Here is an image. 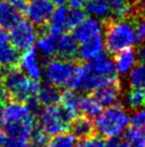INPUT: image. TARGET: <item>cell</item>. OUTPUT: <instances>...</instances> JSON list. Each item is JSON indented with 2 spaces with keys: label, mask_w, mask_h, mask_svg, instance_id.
Segmentation results:
<instances>
[{
  "label": "cell",
  "mask_w": 145,
  "mask_h": 147,
  "mask_svg": "<svg viewBox=\"0 0 145 147\" xmlns=\"http://www.w3.org/2000/svg\"><path fill=\"white\" fill-rule=\"evenodd\" d=\"M35 125V116H31V117L25 119V120H21V121L4 123L3 131L5 132L7 136L26 139L30 141V136H31V133H32Z\"/></svg>",
  "instance_id": "4fadbf2b"
},
{
  "label": "cell",
  "mask_w": 145,
  "mask_h": 147,
  "mask_svg": "<svg viewBox=\"0 0 145 147\" xmlns=\"http://www.w3.org/2000/svg\"><path fill=\"white\" fill-rule=\"evenodd\" d=\"M130 123L132 127L145 132V111H137L130 118Z\"/></svg>",
  "instance_id": "d6a6232c"
},
{
  "label": "cell",
  "mask_w": 145,
  "mask_h": 147,
  "mask_svg": "<svg viewBox=\"0 0 145 147\" xmlns=\"http://www.w3.org/2000/svg\"><path fill=\"white\" fill-rule=\"evenodd\" d=\"M20 20V13L10 2L0 1V27L10 29Z\"/></svg>",
  "instance_id": "7402d4cb"
},
{
  "label": "cell",
  "mask_w": 145,
  "mask_h": 147,
  "mask_svg": "<svg viewBox=\"0 0 145 147\" xmlns=\"http://www.w3.org/2000/svg\"><path fill=\"white\" fill-rule=\"evenodd\" d=\"M86 1L88 0H67V2L72 8H82L84 7Z\"/></svg>",
  "instance_id": "74e56055"
},
{
  "label": "cell",
  "mask_w": 145,
  "mask_h": 147,
  "mask_svg": "<svg viewBox=\"0 0 145 147\" xmlns=\"http://www.w3.org/2000/svg\"><path fill=\"white\" fill-rule=\"evenodd\" d=\"M104 51H105L104 38L102 36H98L81 43L80 46H78L77 56L81 60L88 62L100 56L101 54H104Z\"/></svg>",
  "instance_id": "7c38bea8"
},
{
  "label": "cell",
  "mask_w": 145,
  "mask_h": 147,
  "mask_svg": "<svg viewBox=\"0 0 145 147\" xmlns=\"http://www.w3.org/2000/svg\"><path fill=\"white\" fill-rule=\"evenodd\" d=\"M67 12L69 9L64 5H60L55 9L53 15L47 23V33L53 37H58L67 29Z\"/></svg>",
  "instance_id": "2e32d148"
},
{
  "label": "cell",
  "mask_w": 145,
  "mask_h": 147,
  "mask_svg": "<svg viewBox=\"0 0 145 147\" xmlns=\"http://www.w3.org/2000/svg\"><path fill=\"white\" fill-rule=\"evenodd\" d=\"M5 42H9V33L7 32L5 29L0 27V44Z\"/></svg>",
  "instance_id": "f35d334b"
},
{
  "label": "cell",
  "mask_w": 145,
  "mask_h": 147,
  "mask_svg": "<svg viewBox=\"0 0 145 147\" xmlns=\"http://www.w3.org/2000/svg\"><path fill=\"white\" fill-rule=\"evenodd\" d=\"M102 31H104V25L101 21L94 17H86L79 26L72 29V36L78 44H81L93 38L101 36Z\"/></svg>",
  "instance_id": "30bf717a"
},
{
  "label": "cell",
  "mask_w": 145,
  "mask_h": 147,
  "mask_svg": "<svg viewBox=\"0 0 145 147\" xmlns=\"http://www.w3.org/2000/svg\"><path fill=\"white\" fill-rule=\"evenodd\" d=\"M140 8L143 12H145V0H140Z\"/></svg>",
  "instance_id": "f6af8a7d"
},
{
  "label": "cell",
  "mask_w": 145,
  "mask_h": 147,
  "mask_svg": "<svg viewBox=\"0 0 145 147\" xmlns=\"http://www.w3.org/2000/svg\"><path fill=\"white\" fill-rule=\"evenodd\" d=\"M113 61H114L116 72L121 74H127L137 65V52L132 47L122 49L115 54V58Z\"/></svg>",
  "instance_id": "9a60e30c"
},
{
  "label": "cell",
  "mask_w": 145,
  "mask_h": 147,
  "mask_svg": "<svg viewBox=\"0 0 145 147\" xmlns=\"http://www.w3.org/2000/svg\"><path fill=\"white\" fill-rule=\"evenodd\" d=\"M105 49L110 54L132 47L137 43L134 24L128 18H116L109 22L105 30Z\"/></svg>",
  "instance_id": "7a4b0ae2"
},
{
  "label": "cell",
  "mask_w": 145,
  "mask_h": 147,
  "mask_svg": "<svg viewBox=\"0 0 145 147\" xmlns=\"http://www.w3.org/2000/svg\"><path fill=\"white\" fill-rule=\"evenodd\" d=\"M125 100L130 109L139 110L145 105V90L133 87L132 89L127 92Z\"/></svg>",
  "instance_id": "83f0119b"
},
{
  "label": "cell",
  "mask_w": 145,
  "mask_h": 147,
  "mask_svg": "<svg viewBox=\"0 0 145 147\" xmlns=\"http://www.w3.org/2000/svg\"><path fill=\"white\" fill-rule=\"evenodd\" d=\"M86 13L81 8L69 9L67 12V29H74L86 18Z\"/></svg>",
  "instance_id": "4dcf8cb0"
},
{
  "label": "cell",
  "mask_w": 145,
  "mask_h": 147,
  "mask_svg": "<svg viewBox=\"0 0 145 147\" xmlns=\"http://www.w3.org/2000/svg\"><path fill=\"white\" fill-rule=\"evenodd\" d=\"M76 147H108L107 144V140H105L104 138H101L99 135L92 134L81 139L79 143H77Z\"/></svg>",
  "instance_id": "1f68e13d"
},
{
  "label": "cell",
  "mask_w": 145,
  "mask_h": 147,
  "mask_svg": "<svg viewBox=\"0 0 145 147\" xmlns=\"http://www.w3.org/2000/svg\"><path fill=\"white\" fill-rule=\"evenodd\" d=\"M77 52L78 43L72 34L63 32L57 37V54L61 58L72 60L75 57H77Z\"/></svg>",
  "instance_id": "ac0fdd59"
},
{
  "label": "cell",
  "mask_w": 145,
  "mask_h": 147,
  "mask_svg": "<svg viewBox=\"0 0 145 147\" xmlns=\"http://www.w3.org/2000/svg\"><path fill=\"white\" fill-rule=\"evenodd\" d=\"M77 138L72 133L63 132L59 134L53 135L47 142V147H76L77 146Z\"/></svg>",
  "instance_id": "484cf974"
},
{
  "label": "cell",
  "mask_w": 145,
  "mask_h": 147,
  "mask_svg": "<svg viewBox=\"0 0 145 147\" xmlns=\"http://www.w3.org/2000/svg\"><path fill=\"white\" fill-rule=\"evenodd\" d=\"M134 30H136V39L139 43L145 42V16L139 18L137 23L134 24Z\"/></svg>",
  "instance_id": "836d02e7"
},
{
  "label": "cell",
  "mask_w": 145,
  "mask_h": 147,
  "mask_svg": "<svg viewBox=\"0 0 145 147\" xmlns=\"http://www.w3.org/2000/svg\"><path fill=\"white\" fill-rule=\"evenodd\" d=\"M115 147H131V146L129 145V143L127 141H121V140H118V142L115 145Z\"/></svg>",
  "instance_id": "60d3db41"
},
{
  "label": "cell",
  "mask_w": 145,
  "mask_h": 147,
  "mask_svg": "<svg viewBox=\"0 0 145 147\" xmlns=\"http://www.w3.org/2000/svg\"><path fill=\"white\" fill-rule=\"evenodd\" d=\"M76 68V63L71 59L65 58H50L46 63L43 74H44L46 82L60 87H67L72 80Z\"/></svg>",
  "instance_id": "5b68a950"
},
{
  "label": "cell",
  "mask_w": 145,
  "mask_h": 147,
  "mask_svg": "<svg viewBox=\"0 0 145 147\" xmlns=\"http://www.w3.org/2000/svg\"><path fill=\"white\" fill-rule=\"evenodd\" d=\"M120 94H121V84L120 82H116L93 90L92 97L100 107H108L117 102Z\"/></svg>",
  "instance_id": "8fae6325"
},
{
  "label": "cell",
  "mask_w": 145,
  "mask_h": 147,
  "mask_svg": "<svg viewBox=\"0 0 145 147\" xmlns=\"http://www.w3.org/2000/svg\"><path fill=\"white\" fill-rule=\"evenodd\" d=\"M20 70L24 72L28 78L34 81H39L43 76V65L41 62V57L37 54L35 49L25 51L23 55L19 57Z\"/></svg>",
  "instance_id": "9c48e42d"
},
{
  "label": "cell",
  "mask_w": 145,
  "mask_h": 147,
  "mask_svg": "<svg viewBox=\"0 0 145 147\" xmlns=\"http://www.w3.org/2000/svg\"><path fill=\"white\" fill-rule=\"evenodd\" d=\"M3 70L0 67V88L2 87V82H3Z\"/></svg>",
  "instance_id": "7bdbcfd3"
},
{
  "label": "cell",
  "mask_w": 145,
  "mask_h": 147,
  "mask_svg": "<svg viewBox=\"0 0 145 147\" xmlns=\"http://www.w3.org/2000/svg\"><path fill=\"white\" fill-rule=\"evenodd\" d=\"M5 142H7V134L3 130L0 129V147H4Z\"/></svg>",
  "instance_id": "ab89813d"
},
{
  "label": "cell",
  "mask_w": 145,
  "mask_h": 147,
  "mask_svg": "<svg viewBox=\"0 0 145 147\" xmlns=\"http://www.w3.org/2000/svg\"><path fill=\"white\" fill-rule=\"evenodd\" d=\"M35 49L41 58L50 59L57 54V37L45 33L37 38L35 42Z\"/></svg>",
  "instance_id": "ffe728a7"
},
{
  "label": "cell",
  "mask_w": 145,
  "mask_h": 147,
  "mask_svg": "<svg viewBox=\"0 0 145 147\" xmlns=\"http://www.w3.org/2000/svg\"><path fill=\"white\" fill-rule=\"evenodd\" d=\"M111 13L116 18H128L133 14L134 8L130 0H108Z\"/></svg>",
  "instance_id": "d4e9b609"
},
{
  "label": "cell",
  "mask_w": 145,
  "mask_h": 147,
  "mask_svg": "<svg viewBox=\"0 0 145 147\" xmlns=\"http://www.w3.org/2000/svg\"><path fill=\"white\" fill-rule=\"evenodd\" d=\"M31 116H35L33 114L29 106L24 102H18L14 100H9L2 105L1 110V123H9L21 121L29 118Z\"/></svg>",
  "instance_id": "ba28073f"
},
{
  "label": "cell",
  "mask_w": 145,
  "mask_h": 147,
  "mask_svg": "<svg viewBox=\"0 0 145 147\" xmlns=\"http://www.w3.org/2000/svg\"><path fill=\"white\" fill-rule=\"evenodd\" d=\"M55 11V4L50 0H31L26 10V16L36 27L46 26Z\"/></svg>",
  "instance_id": "52a82bcc"
},
{
  "label": "cell",
  "mask_w": 145,
  "mask_h": 147,
  "mask_svg": "<svg viewBox=\"0 0 145 147\" xmlns=\"http://www.w3.org/2000/svg\"><path fill=\"white\" fill-rule=\"evenodd\" d=\"M100 106L99 104L90 96H83L80 97L79 101V112L82 115H85L88 117H96L100 113Z\"/></svg>",
  "instance_id": "4316f807"
},
{
  "label": "cell",
  "mask_w": 145,
  "mask_h": 147,
  "mask_svg": "<svg viewBox=\"0 0 145 147\" xmlns=\"http://www.w3.org/2000/svg\"><path fill=\"white\" fill-rule=\"evenodd\" d=\"M61 91L58 87L51 85L49 83H45L40 85L39 90L36 92V100L40 105L50 106L60 103Z\"/></svg>",
  "instance_id": "d6986e66"
},
{
  "label": "cell",
  "mask_w": 145,
  "mask_h": 147,
  "mask_svg": "<svg viewBox=\"0 0 145 147\" xmlns=\"http://www.w3.org/2000/svg\"><path fill=\"white\" fill-rule=\"evenodd\" d=\"M90 72L104 76V78H112L116 76V70L114 61L106 54H101L100 56L86 62Z\"/></svg>",
  "instance_id": "5bb4252c"
},
{
  "label": "cell",
  "mask_w": 145,
  "mask_h": 147,
  "mask_svg": "<svg viewBox=\"0 0 145 147\" xmlns=\"http://www.w3.org/2000/svg\"><path fill=\"white\" fill-rule=\"evenodd\" d=\"M85 13L97 20H106L111 14V8L108 0H88L84 4Z\"/></svg>",
  "instance_id": "44dd1931"
},
{
  "label": "cell",
  "mask_w": 145,
  "mask_h": 147,
  "mask_svg": "<svg viewBox=\"0 0 145 147\" xmlns=\"http://www.w3.org/2000/svg\"><path fill=\"white\" fill-rule=\"evenodd\" d=\"M37 38L39 31L36 29V26L30 23L28 20H19L10 28V43L18 52H25L33 47Z\"/></svg>",
  "instance_id": "8992f818"
},
{
  "label": "cell",
  "mask_w": 145,
  "mask_h": 147,
  "mask_svg": "<svg viewBox=\"0 0 145 147\" xmlns=\"http://www.w3.org/2000/svg\"><path fill=\"white\" fill-rule=\"evenodd\" d=\"M51 2H53L55 5H64L66 2H67V0H50Z\"/></svg>",
  "instance_id": "b9f144b4"
},
{
  "label": "cell",
  "mask_w": 145,
  "mask_h": 147,
  "mask_svg": "<svg viewBox=\"0 0 145 147\" xmlns=\"http://www.w3.org/2000/svg\"><path fill=\"white\" fill-rule=\"evenodd\" d=\"M130 123L127 111L121 104H113L108 106L106 110L96 116L94 121L95 131H97L100 136L110 139L117 138L127 129Z\"/></svg>",
  "instance_id": "3957f363"
},
{
  "label": "cell",
  "mask_w": 145,
  "mask_h": 147,
  "mask_svg": "<svg viewBox=\"0 0 145 147\" xmlns=\"http://www.w3.org/2000/svg\"><path fill=\"white\" fill-rule=\"evenodd\" d=\"M1 110H2V104H0V123H1Z\"/></svg>",
  "instance_id": "bcb514c9"
},
{
  "label": "cell",
  "mask_w": 145,
  "mask_h": 147,
  "mask_svg": "<svg viewBox=\"0 0 145 147\" xmlns=\"http://www.w3.org/2000/svg\"><path fill=\"white\" fill-rule=\"evenodd\" d=\"M29 140L7 136V142L4 147H29Z\"/></svg>",
  "instance_id": "e575fe53"
},
{
  "label": "cell",
  "mask_w": 145,
  "mask_h": 147,
  "mask_svg": "<svg viewBox=\"0 0 145 147\" xmlns=\"http://www.w3.org/2000/svg\"><path fill=\"white\" fill-rule=\"evenodd\" d=\"M37 126L45 131L47 135H56L69 131L72 117L61 105L44 106L39 111Z\"/></svg>",
  "instance_id": "277c9868"
},
{
  "label": "cell",
  "mask_w": 145,
  "mask_h": 147,
  "mask_svg": "<svg viewBox=\"0 0 145 147\" xmlns=\"http://www.w3.org/2000/svg\"><path fill=\"white\" fill-rule=\"evenodd\" d=\"M129 73V81L131 86L145 90V62L136 65Z\"/></svg>",
  "instance_id": "f1b7e54d"
},
{
  "label": "cell",
  "mask_w": 145,
  "mask_h": 147,
  "mask_svg": "<svg viewBox=\"0 0 145 147\" xmlns=\"http://www.w3.org/2000/svg\"><path fill=\"white\" fill-rule=\"evenodd\" d=\"M29 147H47V145H45V144L32 143V145H29Z\"/></svg>",
  "instance_id": "ee69618b"
},
{
  "label": "cell",
  "mask_w": 145,
  "mask_h": 147,
  "mask_svg": "<svg viewBox=\"0 0 145 147\" xmlns=\"http://www.w3.org/2000/svg\"><path fill=\"white\" fill-rule=\"evenodd\" d=\"M0 1H7V0H0Z\"/></svg>",
  "instance_id": "7dc6e473"
},
{
  "label": "cell",
  "mask_w": 145,
  "mask_h": 147,
  "mask_svg": "<svg viewBox=\"0 0 145 147\" xmlns=\"http://www.w3.org/2000/svg\"><path fill=\"white\" fill-rule=\"evenodd\" d=\"M137 56L138 60H140L142 63L145 62V42L144 43H141V45H140V47H139L137 52Z\"/></svg>",
  "instance_id": "8d00e7d4"
},
{
  "label": "cell",
  "mask_w": 145,
  "mask_h": 147,
  "mask_svg": "<svg viewBox=\"0 0 145 147\" xmlns=\"http://www.w3.org/2000/svg\"><path fill=\"white\" fill-rule=\"evenodd\" d=\"M2 86L10 100L26 103L36 97L40 84L37 81L28 78L19 68L13 67L3 74Z\"/></svg>",
  "instance_id": "6da1fadb"
},
{
  "label": "cell",
  "mask_w": 145,
  "mask_h": 147,
  "mask_svg": "<svg viewBox=\"0 0 145 147\" xmlns=\"http://www.w3.org/2000/svg\"><path fill=\"white\" fill-rule=\"evenodd\" d=\"M19 62V53L11 43L5 42L0 44V67L10 69L16 67Z\"/></svg>",
  "instance_id": "603a6c76"
},
{
  "label": "cell",
  "mask_w": 145,
  "mask_h": 147,
  "mask_svg": "<svg viewBox=\"0 0 145 147\" xmlns=\"http://www.w3.org/2000/svg\"><path fill=\"white\" fill-rule=\"evenodd\" d=\"M69 129L77 139H84L90 135L95 134V126L91 117L85 115H77L72 118Z\"/></svg>",
  "instance_id": "e0dca14e"
},
{
  "label": "cell",
  "mask_w": 145,
  "mask_h": 147,
  "mask_svg": "<svg viewBox=\"0 0 145 147\" xmlns=\"http://www.w3.org/2000/svg\"><path fill=\"white\" fill-rule=\"evenodd\" d=\"M125 139L131 147H145V132L138 128H129L126 131Z\"/></svg>",
  "instance_id": "f546056e"
},
{
  "label": "cell",
  "mask_w": 145,
  "mask_h": 147,
  "mask_svg": "<svg viewBox=\"0 0 145 147\" xmlns=\"http://www.w3.org/2000/svg\"><path fill=\"white\" fill-rule=\"evenodd\" d=\"M79 101H80V96L77 94L76 90L69 89L61 94V106L72 118L79 114Z\"/></svg>",
  "instance_id": "cb8c5ba5"
},
{
  "label": "cell",
  "mask_w": 145,
  "mask_h": 147,
  "mask_svg": "<svg viewBox=\"0 0 145 147\" xmlns=\"http://www.w3.org/2000/svg\"><path fill=\"white\" fill-rule=\"evenodd\" d=\"M10 3L12 4L14 8L16 9L19 13H25L27 10L29 1L28 0H10Z\"/></svg>",
  "instance_id": "d590c367"
}]
</instances>
